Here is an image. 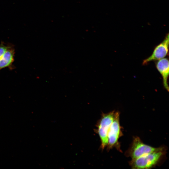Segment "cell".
<instances>
[{
	"label": "cell",
	"mask_w": 169,
	"mask_h": 169,
	"mask_svg": "<svg viewBox=\"0 0 169 169\" xmlns=\"http://www.w3.org/2000/svg\"><path fill=\"white\" fill-rule=\"evenodd\" d=\"M157 148L143 143L139 137H136L134 139L128 153L129 156L133 159L154 151Z\"/></svg>",
	"instance_id": "3957f363"
},
{
	"label": "cell",
	"mask_w": 169,
	"mask_h": 169,
	"mask_svg": "<svg viewBox=\"0 0 169 169\" xmlns=\"http://www.w3.org/2000/svg\"><path fill=\"white\" fill-rule=\"evenodd\" d=\"M164 154V149L159 147L154 151L132 159L130 164L132 169L150 168L158 163Z\"/></svg>",
	"instance_id": "6da1fadb"
},
{
	"label": "cell",
	"mask_w": 169,
	"mask_h": 169,
	"mask_svg": "<svg viewBox=\"0 0 169 169\" xmlns=\"http://www.w3.org/2000/svg\"><path fill=\"white\" fill-rule=\"evenodd\" d=\"M115 112L112 111L103 114L98 124L97 131L101 140L102 149L107 145L108 133L114 119Z\"/></svg>",
	"instance_id": "7a4b0ae2"
},
{
	"label": "cell",
	"mask_w": 169,
	"mask_h": 169,
	"mask_svg": "<svg viewBox=\"0 0 169 169\" xmlns=\"http://www.w3.org/2000/svg\"><path fill=\"white\" fill-rule=\"evenodd\" d=\"M169 64L168 58H164L156 61L155 65L156 69L161 74L164 88L169 91L168 79L169 74Z\"/></svg>",
	"instance_id": "8992f818"
},
{
	"label": "cell",
	"mask_w": 169,
	"mask_h": 169,
	"mask_svg": "<svg viewBox=\"0 0 169 169\" xmlns=\"http://www.w3.org/2000/svg\"><path fill=\"white\" fill-rule=\"evenodd\" d=\"M169 37L168 34L164 40L155 48L151 55L144 60L142 63L143 65H146L151 61H156L162 59L168 54Z\"/></svg>",
	"instance_id": "5b68a950"
},
{
	"label": "cell",
	"mask_w": 169,
	"mask_h": 169,
	"mask_svg": "<svg viewBox=\"0 0 169 169\" xmlns=\"http://www.w3.org/2000/svg\"><path fill=\"white\" fill-rule=\"evenodd\" d=\"M15 50L13 46L9 45L0 59V70L11 66L14 61Z\"/></svg>",
	"instance_id": "52a82bcc"
},
{
	"label": "cell",
	"mask_w": 169,
	"mask_h": 169,
	"mask_svg": "<svg viewBox=\"0 0 169 169\" xmlns=\"http://www.w3.org/2000/svg\"><path fill=\"white\" fill-rule=\"evenodd\" d=\"M9 45H6L3 43L0 45V59L2 56L5 51L8 48Z\"/></svg>",
	"instance_id": "ba28073f"
},
{
	"label": "cell",
	"mask_w": 169,
	"mask_h": 169,
	"mask_svg": "<svg viewBox=\"0 0 169 169\" xmlns=\"http://www.w3.org/2000/svg\"><path fill=\"white\" fill-rule=\"evenodd\" d=\"M121 135L119 122V114L116 112L114 119L110 128L108 135L107 149L109 150L114 146H119L118 139Z\"/></svg>",
	"instance_id": "277c9868"
}]
</instances>
